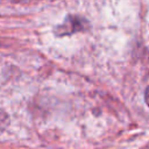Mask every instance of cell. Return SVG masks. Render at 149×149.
Segmentation results:
<instances>
[{
    "label": "cell",
    "instance_id": "obj_1",
    "mask_svg": "<svg viewBox=\"0 0 149 149\" xmlns=\"http://www.w3.org/2000/svg\"><path fill=\"white\" fill-rule=\"evenodd\" d=\"M8 122H9V120H8L7 114H6L3 111L0 109V134L3 133V130L7 128Z\"/></svg>",
    "mask_w": 149,
    "mask_h": 149
},
{
    "label": "cell",
    "instance_id": "obj_2",
    "mask_svg": "<svg viewBox=\"0 0 149 149\" xmlns=\"http://www.w3.org/2000/svg\"><path fill=\"white\" fill-rule=\"evenodd\" d=\"M144 99H146V102H147V105L149 106V86H148V88H147V91H146V94H144Z\"/></svg>",
    "mask_w": 149,
    "mask_h": 149
}]
</instances>
